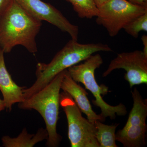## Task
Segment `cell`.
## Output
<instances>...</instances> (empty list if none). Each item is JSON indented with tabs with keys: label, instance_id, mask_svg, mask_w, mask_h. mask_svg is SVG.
I'll return each instance as SVG.
<instances>
[{
	"label": "cell",
	"instance_id": "1",
	"mask_svg": "<svg viewBox=\"0 0 147 147\" xmlns=\"http://www.w3.org/2000/svg\"><path fill=\"white\" fill-rule=\"evenodd\" d=\"M41 21L13 0L0 15V49L9 53L15 46L21 45L30 53H36V38L42 26Z\"/></svg>",
	"mask_w": 147,
	"mask_h": 147
},
{
	"label": "cell",
	"instance_id": "2",
	"mask_svg": "<svg viewBox=\"0 0 147 147\" xmlns=\"http://www.w3.org/2000/svg\"><path fill=\"white\" fill-rule=\"evenodd\" d=\"M113 51L107 44L99 42L83 44L71 39L50 63L37 64L36 80L31 86L23 90L25 99L40 90L59 73L84 61L94 53Z\"/></svg>",
	"mask_w": 147,
	"mask_h": 147
},
{
	"label": "cell",
	"instance_id": "3",
	"mask_svg": "<svg viewBox=\"0 0 147 147\" xmlns=\"http://www.w3.org/2000/svg\"><path fill=\"white\" fill-rule=\"evenodd\" d=\"M65 71L55 76L39 91L18 103V108L20 109L34 110L42 117L48 133L46 144L47 147L59 146L62 139L57 131V124L60 106L61 84Z\"/></svg>",
	"mask_w": 147,
	"mask_h": 147
},
{
	"label": "cell",
	"instance_id": "4",
	"mask_svg": "<svg viewBox=\"0 0 147 147\" xmlns=\"http://www.w3.org/2000/svg\"><path fill=\"white\" fill-rule=\"evenodd\" d=\"M102 57L99 54L92 55L82 63L72 66L67 69L69 74L74 81L82 83L86 89L91 92L95 97L92 100L94 105L100 108V115L103 118H110L111 120L116 118V116H125L127 110L125 105L120 103L113 106L105 102L102 95H105L110 92L108 87L102 84L99 86L95 77V71L103 63Z\"/></svg>",
	"mask_w": 147,
	"mask_h": 147
},
{
	"label": "cell",
	"instance_id": "5",
	"mask_svg": "<svg viewBox=\"0 0 147 147\" xmlns=\"http://www.w3.org/2000/svg\"><path fill=\"white\" fill-rule=\"evenodd\" d=\"M60 106L68 125V137L71 147H100L96 139V128L82 116V112L67 93H61Z\"/></svg>",
	"mask_w": 147,
	"mask_h": 147
},
{
	"label": "cell",
	"instance_id": "6",
	"mask_svg": "<svg viewBox=\"0 0 147 147\" xmlns=\"http://www.w3.org/2000/svg\"><path fill=\"white\" fill-rule=\"evenodd\" d=\"M96 22L104 27L110 37L119 33L134 19L147 12V7L126 0H108L99 7Z\"/></svg>",
	"mask_w": 147,
	"mask_h": 147
},
{
	"label": "cell",
	"instance_id": "7",
	"mask_svg": "<svg viewBox=\"0 0 147 147\" xmlns=\"http://www.w3.org/2000/svg\"><path fill=\"white\" fill-rule=\"evenodd\" d=\"M132 108L125 126L116 133V141L124 147H143L146 144L147 100L137 88L131 92Z\"/></svg>",
	"mask_w": 147,
	"mask_h": 147
},
{
	"label": "cell",
	"instance_id": "8",
	"mask_svg": "<svg viewBox=\"0 0 147 147\" xmlns=\"http://www.w3.org/2000/svg\"><path fill=\"white\" fill-rule=\"evenodd\" d=\"M124 69V79L129 87L147 84V57L143 51L136 50L133 52L122 53L110 62L108 68L102 76L105 77L116 69Z\"/></svg>",
	"mask_w": 147,
	"mask_h": 147
},
{
	"label": "cell",
	"instance_id": "9",
	"mask_svg": "<svg viewBox=\"0 0 147 147\" xmlns=\"http://www.w3.org/2000/svg\"><path fill=\"white\" fill-rule=\"evenodd\" d=\"M15 1L36 18L41 21H47L62 31L68 33L71 39L78 40L79 27L71 24L55 7L41 0Z\"/></svg>",
	"mask_w": 147,
	"mask_h": 147
},
{
	"label": "cell",
	"instance_id": "10",
	"mask_svg": "<svg viewBox=\"0 0 147 147\" xmlns=\"http://www.w3.org/2000/svg\"><path fill=\"white\" fill-rule=\"evenodd\" d=\"M61 90L71 96L81 112L86 115L87 119L91 123H94L98 120L102 122L105 121V119L93 110L86 89L71 78L67 69L65 70L62 81Z\"/></svg>",
	"mask_w": 147,
	"mask_h": 147
},
{
	"label": "cell",
	"instance_id": "11",
	"mask_svg": "<svg viewBox=\"0 0 147 147\" xmlns=\"http://www.w3.org/2000/svg\"><path fill=\"white\" fill-rule=\"evenodd\" d=\"M4 54L0 49V90L6 109L11 111L13 105L25 100L23 90L26 87L18 86L12 79L6 67Z\"/></svg>",
	"mask_w": 147,
	"mask_h": 147
},
{
	"label": "cell",
	"instance_id": "12",
	"mask_svg": "<svg viewBox=\"0 0 147 147\" xmlns=\"http://www.w3.org/2000/svg\"><path fill=\"white\" fill-rule=\"evenodd\" d=\"M48 133L46 129L41 127L34 134H29L24 128L18 137L12 138L4 136L1 139L3 146L5 147H32L38 143L47 140Z\"/></svg>",
	"mask_w": 147,
	"mask_h": 147
},
{
	"label": "cell",
	"instance_id": "13",
	"mask_svg": "<svg viewBox=\"0 0 147 147\" xmlns=\"http://www.w3.org/2000/svg\"><path fill=\"white\" fill-rule=\"evenodd\" d=\"M96 128V139L100 147H118L116 144V130L119 124L108 125L100 121L94 123Z\"/></svg>",
	"mask_w": 147,
	"mask_h": 147
},
{
	"label": "cell",
	"instance_id": "14",
	"mask_svg": "<svg viewBox=\"0 0 147 147\" xmlns=\"http://www.w3.org/2000/svg\"><path fill=\"white\" fill-rule=\"evenodd\" d=\"M70 3L79 18L90 19L96 17L98 9L94 0H66Z\"/></svg>",
	"mask_w": 147,
	"mask_h": 147
},
{
	"label": "cell",
	"instance_id": "15",
	"mask_svg": "<svg viewBox=\"0 0 147 147\" xmlns=\"http://www.w3.org/2000/svg\"><path fill=\"white\" fill-rule=\"evenodd\" d=\"M125 31L134 38H137L142 31L147 32V12L134 19L124 27Z\"/></svg>",
	"mask_w": 147,
	"mask_h": 147
},
{
	"label": "cell",
	"instance_id": "16",
	"mask_svg": "<svg viewBox=\"0 0 147 147\" xmlns=\"http://www.w3.org/2000/svg\"><path fill=\"white\" fill-rule=\"evenodd\" d=\"M13 0H0V15L7 9Z\"/></svg>",
	"mask_w": 147,
	"mask_h": 147
},
{
	"label": "cell",
	"instance_id": "17",
	"mask_svg": "<svg viewBox=\"0 0 147 147\" xmlns=\"http://www.w3.org/2000/svg\"><path fill=\"white\" fill-rule=\"evenodd\" d=\"M129 2L142 6L147 7V0H126Z\"/></svg>",
	"mask_w": 147,
	"mask_h": 147
},
{
	"label": "cell",
	"instance_id": "18",
	"mask_svg": "<svg viewBox=\"0 0 147 147\" xmlns=\"http://www.w3.org/2000/svg\"><path fill=\"white\" fill-rule=\"evenodd\" d=\"M141 40L143 45H144V50L143 52L145 56L147 57V36L146 35H143L141 37Z\"/></svg>",
	"mask_w": 147,
	"mask_h": 147
},
{
	"label": "cell",
	"instance_id": "19",
	"mask_svg": "<svg viewBox=\"0 0 147 147\" xmlns=\"http://www.w3.org/2000/svg\"><path fill=\"white\" fill-rule=\"evenodd\" d=\"M108 1V0H94L98 8L100 7L102 5L104 4Z\"/></svg>",
	"mask_w": 147,
	"mask_h": 147
},
{
	"label": "cell",
	"instance_id": "20",
	"mask_svg": "<svg viewBox=\"0 0 147 147\" xmlns=\"http://www.w3.org/2000/svg\"><path fill=\"white\" fill-rule=\"evenodd\" d=\"M6 109L5 103L3 99H0V113Z\"/></svg>",
	"mask_w": 147,
	"mask_h": 147
}]
</instances>
